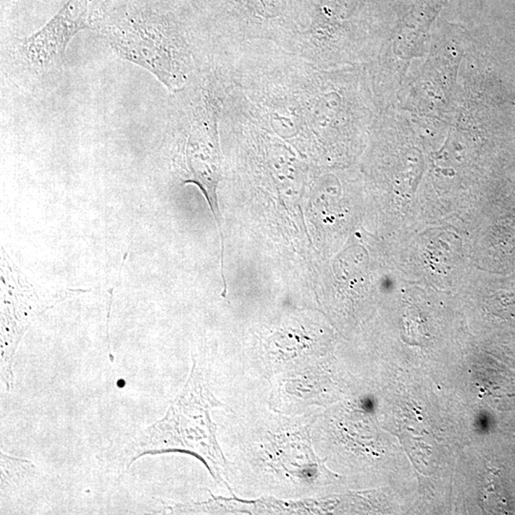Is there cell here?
<instances>
[{
  "instance_id": "4",
  "label": "cell",
  "mask_w": 515,
  "mask_h": 515,
  "mask_svg": "<svg viewBox=\"0 0 515 515\" xmlns=\"http://www.w3.org/2000/svg\"><path fill=\"white\" fill-rule=\"evenodd\" d=\"M67 0H1V26L3 29H31L50 20L66 3Z\"/></svg>"
},
{
  "instance_id": "1",
  "label": "cell",
  "mask_w": 515,
  "mask_h": 515,
  "mask_svg": "<svg viewBox=\"0 0 515 515\" xmlns=\"http://www.w3.org/2000/svg\"><path fill=\"white\" fill-rule=\"evenodd\" d=\"M96 31L118 56L148 71L170 93L202 67L198 43L167 0H115Z\"/></svg>"
},
{
  "instance_id": "3",
  "label": "cell",
  "mask_w": 515,
  "mask_h": 515,
  "mask_svg": "<svg viewBox=\"0 0 515 515\" xmlns=\"http://www.w3.org/2000/svg\"><path fill=\"white\" fill-rule=\"evenodd\" d=\"M115 0H67L33 35L10 39V62L33 78H43L62 66L70 42L83 30L96 31Z\"/></svg>"
},
{
  "instance_id": "2",
  "label": "cell",
  "mask_w": 515,
  "mask_h": 515,
  "mask_svg": "<svg viewBox=\"0 0 515 515\" xmlns=\"http://www.w3.org/2000/svg\"><path fill=\"white\" fill-rule=\"evenodd\" d=\"M216 73L202 68L188 85L170 93L167 135L177 141L173 162L181 183L201 189L222 234L217 188L222 178L219 122L225 97Z\"/></svg>"
}]
</instances>
